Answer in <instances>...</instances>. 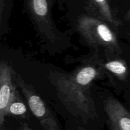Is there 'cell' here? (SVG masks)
<instances>
[{
  "label": "cell",
  "instance_id": "6da1fadb",
  "mask_svg": "<svg viewBox=\"0 0 130 130\" xmlns=\"http://www.w3.org/2000/svg\"><path fill=\"white\" fill-rule=\"evenodd\" d=\"M54 84L58 97L71 114L84 122L96 118L93 102L85 93V88L75 83L71 76L55 74Z\"/></svg>",
  "mask_w": 130,
  "mask_h": 130
},
{
  "label": "cell",
  "instance_id": "5b68a950",
  "mask_svg": "<svg viewBox=\"0 0 130 130\" xmlns=\"http://www.w3.org/2000/svg\"><path fill=\"white\" fill-rule=\"evenodd\" d=\"M17 91L13 78V71L6 62L0 64V126L3 125L6 110Z\"/></svg>",
  "mask_w": 130,
  "mask_h": 130
},
{
  "label": "cell",
  "instance_id": "277c9868",
  "mask_svg": "<svg viewBox=\"0 0 130 130\" xmlns=\"http://www.w3.org/2000/svg\"><path fill=\"white\" fill-rule=\"evenodd\" d=\"M13 78L15 84L20 88L25 96L32 113L38 119L41 126L46 130L59 129L55 116L32 86L25 83L21 76L14 71Z\"/></svg>",
  "mask_w": 130,
  "mask_h": 130
},
{
  "label": "cell",
  "instance_id": "8fae6325",
  "mask_svg": "<svg viewBox=\"0 0 130 130\" xmlns=\"http://www.w3.org/2000/svg\"><path fill=\"white\" fill-rule=\"evenodd\" d=\"M128 18L129 19V20H130V11L128 12Z\"/></svg>",
  "mask_w": 130,
  "mask_h": 130
},
{
  "label": "cell",
  "instance_id": "52a82bcc",
  "mask_svg": "<svg viewBox=\"0 0 130 130\" xmlns=\"http://www.w3.org/2000/svg\"><path fill=\"white\" fill-rule=\"evenodd\" d=\"M88 8L91 16L112 24L114 27L119 25V22L114 18L107 0H88Z\"/></svg>",
  "mask_w": 130,
  "mask_h": 130
},
{
  "label": "cell",
  "instance_id": "30bf717a",
  "mask_svg": "<svg viewBox=\"0 0 130 130\" xmlns=\"http://www.w3.org/2000/svg\"><path fill=\"white\" fill-rule=\"evenodd\" d=\"M105 69L121 79H124L128 75V67L121 60H109L104 65Z\"/></svg>",
  "mask_w": 130,
  "mask_h": 130
},
{
  "label": "cell",
  "instance_id": "9c48e42d",
  "mask_svg": "<svg viewBox=\"0 0 130 130\" xmlns=\"http://www.w3.org/2000/svg\"><path fill=\"white\" fill-rule=\"evenodd\" d=\"M27 112V109L26 105L22 100L19 91L17 90L12 100H11L8 107L6 110V116L12 115L15 116H23L26 114Z\"/></svg>",
  "mask_w": 130,
  "mask_h": 130
},
{
  "label": "cell",
  "instance_id": "7a4b0ae2",
  "mask_svg": "<svg viewBox=\"0 0 130 130\" xmlns=\"http://www.w3.org/2000/svg\"><path fill=\"white\" fill-rule=\"evenodd\" d=\"M77 27L88 44L114 53L120 52L118 38L105 22L93 16H83L77 21Z\"/></svg>",
  "mask_w": 130,
  "mask_h": 130
},
{
  "label": "cell",
  "instance_id": "8992f818",
  "mask_svg": "<svg viewBox=\"0 0 130 130\" xmlns=\"http://www.w3.org/2000/svg\"><path fill=\"white\" fill-rule=\"evenodd\" d=\"M104 109L112 129L130 130V113L120 102L109 98L105 102Z\"/></svg>",
  "mask_w": 130,
  "mask_h": 130
},
{
  "label": "cell",
  "instance_id": "ba28073f",
  "mask_svg": "<svg viewBox=\"0 0 130 130\" xmlns=\"http://www.w3.org/2000/svg\"><path fill=\"white\" fill-rule=\"evenodd\" d=\"M98 75L99 72L96 69L89 66L81 68L71 77L75 83L85 88L96 79Z\"/></svg>",
  "mask_w": 130,
  "mask_h": 130
},
{
  "label": "cell",
  "instance_id": "3957f363",
  "mask_svg": "<svg viewBox=\"0 0 130 130\" xmlns=\"http://www.w3.org/2000/svg\"><path fill=\"white\" fill-rule=\"evenodd\" d=\"M27 8L36 30L46 42L55 44L59 35L53 22L52 0H26Z\"/></svg>",
  "mask_w": 130,
  "mask_h": 130
}]
</instances>
